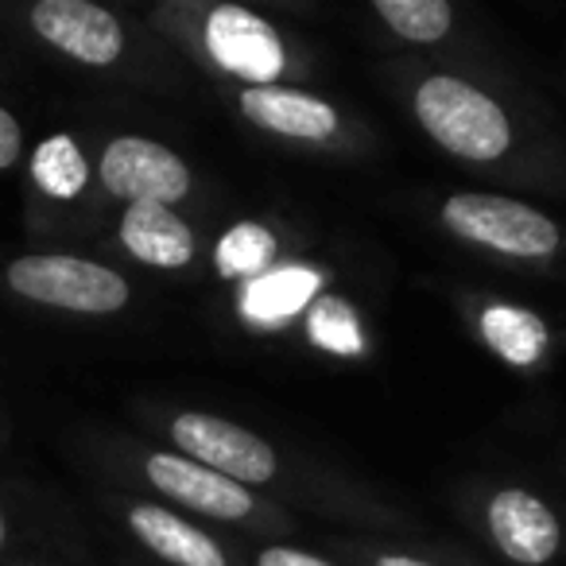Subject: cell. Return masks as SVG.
Instances as JSON below:
<instances>
[{
  "instance_id": "2",
  "label": "cell",
  "mask_w": 566,
  "mask_h": 566,
  "mask_svg": "<svg viewBox=\"0 0 566 566\" xmlns=\"http://www.w3.org/2000/svg\"><path fill=\"white\" fill-rule=\"evenodd\" d=\"M9 287L43 307L78 311V315H113L128 303V283L113 268L78 256H59V252L12 260Z\"/></svg>"
},
{
  "instance_id": "19",
  "label": "cell",
  "mask_w": 566,
  "mask_h": 566,
  "mask_svg": "<svg viewBox=\"0 0 566 566\" xmlns=\"http://www.w3.org/2000/svg\"><path fill=\"white\" fill-rule=\"evenodd\" d=\"M20 151H24V136H20V125H17V117H12V113L0 105V171L17 164Z\"/></svg>"
},
{
  "instance_id": "14",
  "label": "cell",
  "mask_w": 566,
  "mask_h": 566,
  "mask_svg": "<svg viewBox=\"0 0 566 566\" xmlns=\"http://www.w3.org/2000/svg\"><path fill=\"white\" fill-rule=\"evenodd\" d=\"M481 334L512 365L539 361L543 346H547V326L524 307H489L481 315Z\"/></svg>"
},
{
  "instance_id": "12",
  "label": "cell",
  "mask_w": 566,
  "mask_h": 566,
  "mask_svg": "<svg viewBox=\"0 0 566 566\" xmlns=\"http://www.w3.org/2000/svg\"><path fill=\"white\" fill-rule=\"evenodd\" d=\"M128 524L140 535L144 547H151L159 558L175 566H226L221 547L206 532L190 527L187 520H179L175 512L159 509V504H136L128 512Z\"/></svg>"
},
{
  "instance_id": "10",
  "label": "cell",
  "mask_w": 566,
  "mask_h": 566,
  "mask_svg": "<svg viewBox=\"0 0 566 566\" xmlns=\"http://www.w3.org/2000/svg\"><path fill=\"white\" fill-rule=\"evenodd\" d=\"M241 113L268 133L295 136V140H331L338 133V113L323 97L280 86H249L241 94Z\"/></svg>"
},
{
  "instance_id": "18",
  "label": "cell",
  "mask_w": 566,
  "mask_h": 566,
  "mask_svg": "<svg viewBox=\"0 0 566 566\" xmlns=\"http://www.w3.org/2000/svg\"><path fill=\"white\" fill-rule=\"evenodd\" d=\"M32 171H35V179H40V187L55 198H74L82 190V182H86L82 151L74 148V140H66V136H55V140H48L35 151Z\"/></svg>"
},
{
  "instance_id": "21",
  "label": "cell",
  "mask_w": 566,
  "mask_h": 566,
  "mask_svg": "<svg viewBox=\"0 0 566 566\" xmlns=\"http://www.w3.org/2000/svg\"><path fill=\"white\" fill-rule=\"evenodd\" d=\"M377 566H431V563H419V558H408V555H385V558H377Z\"/></svg>"
},
{
  "instance_id": "17",
  "label": "cell",
  "mask_w": 566,
  "mask_h": 566,
  "mask_svg": "<svg viewBox=\"0 0 566 566\" xmlns=\"http://www.w3.org/2000/svg\"><path fill=\"white\" fill-rule=\"evenodd\" d=\"M275 256V237L256 221H241L218 241V272L221 275H264Z\"/></svg>"
},
{
  "instance_id": "9",
  "label": "cell",
  "mask_w": 566,
  "mask_h": 566,
  "mask_svg": "<svg viewBox=\"0 0 566 566\" xmlns=\"http://www.w3.org/2000/svg\"><path fill=\"white\" fill-rule=\"evenodd\" d=\"M489 532L496 547L524 566H543L558 551V520L539 496L504 489L489 504Z\"/></svg>"
},
{
  "instance_id": "4",
  "label": "cell",
  "mask_w": 566,
  "mask_h": 566,
  "mask_svg": "<svg viewBox=\"0 0 566 566\" xmlns=\"http://www.w3.org/2000/svg\"><path fill=\"white\" fill-rule=\"evenodd\" d=\"M102 182L128 206H171L190 190V171L164 144L120 136L102 156Z\"/></svg>"
},
{
  "instance_id": "6",
  "label": "cell",
  "mask_w": 566,
  "mask_h": 566,
  "mask_svg": "<svg viewBox=\"0 0 566 566\" xmlns=\"http://www.w3.org/2000/svg\"><path fill=\"white\" fill-rule=\"evenodd\" d=\"M206 48L229 74L244 78L249 86H272V78L283 71L280 35L272 32L268 20L252 17L249 9H237V4H221L210 12Z\"/></svg>"
},
{
  "instance_id": "3",
  "label": "cell",
  "mask_w": 566,
  "mask_h": 566,
  "mask_svg": "<svg viewBox=\"0 0 566 566\" xmlns=\"http://www.w3.org/2000/svg\"><path fill=\"white\" fill-rule=\"evenodd\" d=\"M442 221L458 237L509 256H551L558 249V229L539 210L496 195H454L442 206Z\"/></svg>"
},
{
  "instance_id": "20",
  "label": "cell",
  "mask_w": 566,
  "mask_h": 566,
  "mask_svg": "<svg viewBox=\"0 0 566 566\" xmlns=\"http://www.w3.org/2000/svg\"><path fill=\"white\" fill-rule=\"evenodd\" d=\"M256 566H331L323 558L307 555V551H292V547H268L264 555L256 558Z\"/></svg>"
},
{
  "instance_id": "8",
  "label": "cell",
  "mask_w": 566,
  "mask_h": 566,
  "mask_svg": "<svg viewBox=\"0 0 566 566\" xmlns=\"http://www.w3.org/2000/svg\"><path fill=\"white\" fill-rule=\"evenodd\" d=\"M148 481L171 501L198 509L206 516L218 520H244L252 512V496L244 485L221 478V473L206 470V465L190 462V458H175V454H151L148 458Z\"/></svg>"
},
{
  "instance_id": "13",
  "label": "cell",
  "mask_w": 566,
  "mask_h": 566,
  "mask_svg": "<svg viewBox=\"0 0 566 566\" xmlns=\"http://www.w3.org/2000/svg\"><path fill=\"white\" fill-rule=\"evenodd\" d=\"M318 300V272L311 268H272L244 283L241 311L252 326H283L295 311Z\"/></svg>"
},
{
  "instance_id": "22",
  "label": "cell",
  "mask_w": 566,
  "mask_h": 566,
  "mask_svg": "<svg viewBox=\"0 0 566 566\" xmlns=\"http://www.w3.org/2000/svg\"><path fill=\"white\" fill-rule=\"evenodd\" d=\"M4 535H9V524H4V512H0V547H4Z\"/></svg>"
},
{
  "instance_id": "7",
  "label": "cell",
  "mask_w": 566,
  "mask_h": 566,
  "mask_svg": "<svg viewBox=\"0 0 566 566\" xmlns=\"http://www.w3.org/2000/svg\"><path fill=\"white\" fill-rule=\"evenodd\" d=\"M32 28L51 48L86 66H109L125 51L120 24L90 0H40L32 9Z\"/></svg>"
},
{
  "instance_id": "1",
  "label": "cell",
  "mask_w": 566,
  "mask_h": 566,
  "mask_svg": "<svg viewBox=\"0 0 566 566\" xmlns=\"http://www.w3.org/2000/svg\"><path fill=\"white\" fill-rule=\"evenodd\" d=\"M416 113L427 133L454 156L496 159L512 144V128L501 105L462 78H447V74L427 78L416 94Z\"/></svg>"
},
{
  "instance_id": "5",
  "label": "cell",
  "mask_w": 566,
  "mask_h": 566,
  "mask_svg": "<svg viewBox=\"0 0 566 566\" xmlns=\"http://www.w3.org/2000/svg\"><path fill=\"white\" fill-rule=\"evenodd\" d=\"M171 439L190 454V462L206 465V470L221 473L229 481H249V485H264L275 473V454L260 434L244 431V427L229 423V419L198 416L187 411L171 423Z\"/></svg>"
},
{
  "instance_id": "16",
  "label": "cell",
  "mask_w": 566,
  "mask_h": 566,
  "mask_svg": "<svg viewBox=\"0 0 566 566\" xmlns=\"http://www.w3.org/2000/svg\"><path fill=\"white\" fill-rule=\"evenodd\" d=\"M377 17L403 40L434 43L450 32L454 12L447 0H377Z\"/></svg>"
},
{
  "instance_id": "15",
  "label": "cell",
  "mask_w": 566,
  "mask_h": 566,
  "mask_svg": "<svg viewBox=\"0 0 566 566\" xmlns=\"http://www.w3.org/2000/svg\"><path fill=\"white\" fill-rule=\"evenodd\" d=\"M307 331L311 342L326 354H338V357H354L365 349L361 342V326H357V315L346 300L338 295H318L307 311Z\"/></svg>"
},
{
  "instance_id": "11",
  "label": "cell",
  "mask_w": 566,
  "mask_h": 566,
  "mask_svg": "<svg viewBox=\"0 0 566 566\" xmlns=\"http://www.w3.org/2000/svg\"><path fill=\"white\" fill-rule=\"evenodd\" d=\"M120 241L151 268H182L195 256V237L171 206H128L120 218Z\"/></svg>"
}]
</instances>
